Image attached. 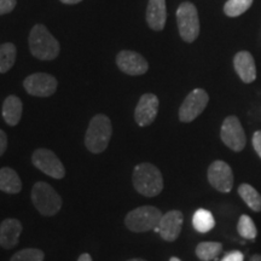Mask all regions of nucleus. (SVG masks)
I'll return each mask as SVG.
<instances>
[{
	"label": "nucleus",
	"mask_w": 261,
	"mask_h": 261,
	"mask_svg": "<svg viewBox=\"0 0 261 261\" xmlns=\"http://www.w3.org/2000/svg\"><path fill=\"white\" fill-rule=\"evenodd\" d=\"M133 187L145 197H155L163 190L162 173L156 166L144 162L137 165L132 174Z\"/></svg>",
	"instance_id": "nucleus-1"
},
{
	"label": "nucleus",
	"mask_w": 261,
	"mask_h": 261,
	"mask_svg": "<svg viewBox=\"0 0 261 261\" xmlns=\"http://www.w3.org/2000/svg\"><path fill=\"white\" fill-rule=\"evenodd\" d=\"M29 50L41 61H52L60 54V44L56 38L42 24H35L29 34Z\"/></svg>",
	"instance_id": "nucleus-2"
},
{
	"label": "nucleus",
	"mask_w": 261,
	"mask_h": 261,
	"mask_svg": "<svg viewBox=\"0 0 261 261\" xmlns=\"http://www.w3.org/2000/svg\"><path fill=\"white\" fill-rule=\"evenodd\" d=\"M113 135L112 121L107 115L98 114L91 119L85 136V145L93 154H100L109 145Z\"/></svg>",
	"instance_id": "nucleus-3"
},
{
	"label": "nucleus",
	"mask_w": 261,
	"mask_h": 261,
	"mask_svg": "<svg viewBox=\"0 0 261 261\" xmlns=\"http://www.w3.org/2000/svg\"><path fill=\"white\" fill-rule=\"evenodd\" d=\"M32 202L39 213L45 217L57 214L62 208L61 196L45 181H38L34 184L32 189Z\"/></svg>",
	"instance_id": "nucleus-4"
},
{
	"label": "nucleus",
	"mask_w": 261,
	"mask_h": 261,
	"mask_svg": "<svg viewBox=\"0 0 261 261\" xmlns=\"http://www.w3.org/2000/svg\"><path fill=\"white\" fill-rule=\"evenodd\" d=\"M162 212L152 205H142L130 211L125 218V225L132 232H146L159 226Z\"/></svg>",
	"instance_id": "nucleus-5"
},
{
	"label": "nucleus",
	"mask_w": 261,
	"mask_h": 261,
	"mask_svg": "<svg viewBox=\"0 0 261 261\" xmlns=\"http://www.w3.org/2000/svg\"><path fill=\"white\" fill-rule=\"evenodd\" d=\"M177 23L179 34L187 42H192L200 34V18L196 6L192 3L185 2L177 10Z\"/></svg>",
	"instance_id": "nucleus-6"
},
{
	"label": "nucleus",
	"mask_w": 261,
	"mask_h": 261,
	"mask_svg": "<svg viewBox=\"0 0 261 261\" xmlns=\"http://www.w3.org/2000/svg\"><path fill=\"white\" fill-rule=\"evenodd\" d=\"M220 137L224 144L232 151H242L247 144L246 133L237 116L231 115L224 120L220 129Z\"/></svg>",
	"instance_id": "nucleus-7"
},
{
	"label": "nucleus",
	"mask_w": 261,
	"mask_h": 261,
	"mask_svg": "<svg viewBox=\"0 0 261 261\" xmlns=\"http://www.w3.org/2000/svg\"><path fill=\"white\" fill-rule=\"evenodd\" d=\"M210 96L202 89H195L188 94L179 109V120L181 122H191L200 116L205 109Z\"/></svg>",
	"instance_id": "nucleus-8"
},
{
	"label": "nucleus",
	"mask_w": 261,
	"mask_h": 261,
	"mask_svg": "<svg viewBox=\"0 0 261 261\" xmlns=\"http://www.w3.org/2000/svg\"><path fill=\"white\" fill-rule=\"evenodd\" d=\"M33 165L48 177L62 179L65 175V168L61 160L54 151L48 149H37L32 156Z\"/></svg>",
	"instance_id": "nucleus-9"
},
{
	"label": "nucleus",
	"mask_w": 261,
	"mask_h": 261,
	"mask_svg": "<svg viewBox=\"0 0 261 261\" xmlns=\"http://www.w3.org/2000/svg\"><path fill=\"white\" fill-rule=\"evenodd\" d=\"M208 181L215 190L227 194L232 190L233 187V172L226 162L218 161L212 162L208 168Z\"/></svg>",
	"instance_id": "nucleus-10"
},
{
	"label": "nucleus",
	"mask_w": 261,
	"mask_h": 261,
	"mask_svg": "<svg viewBox=\"0 0 261 261\" xmlns=\"http://www.w3.org/2000/svg\"><path fill=\"white\" fill-rule=\"evenodd\" d=\"M23 86L31 96L50 97L56 92L57 80L50 74L35 73L24 80Z\"/></svg>",
	"instance_id": "nucleus-11"
},
{
	"label": "nucleus",
	"mask_w": 261,
	"mask_h": 261,
	"mask_svg": "<svg viewBox=\"0 0 261 261\" xmlns=\"http://www.w3.org/2000/svg\"><path fill=\"white\" fill-rule=\"evenodd\" d=\"M160 102L154 93H145L140 97L135 110V120L140 127L151 125L159 113Z\"/></svg>",
	"instance_id": "nucleus-12"
},
{
	"label": "nucleus",
	"mask_w": 261,
	"mask_h": 261,
	"mask_svg": "<svg viewBox=\"0 0 261 261\" xmlns=\"http://www.w3.org/2000/svg\"><path fill=\"white\" fill-rule=\"evenodd\" d=\"M116 64L120 70L125 74L132 75V76L145 74L149 69L148 62L142 55L128 50L119 52V55L116 56Z\"/></svg>",
	"instance_id": "nucleus-13"
},
{
	"label": "nucleus",
	"mask_w": 261,
	"mask_h": 261,
	"mask_svg": "<svg viewBox=\"0 0 261 261\" xmlns=\"http://www.w3.org/2000/svg\"><path fill=\"white\" fill-rule=\"evenodd\" d=\"M184 217L180 211H169L159 223V233L166 242H174L181 232Z\"/></svg>",
	"instance_id": "nucleus-14"
},
{
	"label": "nucleus",
	"mask_w": 261,
	"mask_h": 261,
	"mask_svg": "<svg viewBox=\"0 0 261 261\" xmlns=\"http://www.w3.org/2000/svg\"><path fill=\"white\" fill-rule=\"evenodd\" d=\"M233 65L234 70L243 83L250 84L256 79L255 62L249 52L241 51L236 54L233 58Z\"/></svg>",
	"instance_id": "nucleus-15"
},
{
	"label": "nucleus",
	"mask_w": 261,
	"mask_h": 261,
	"mask_svg": "<svg viewBox=\"0 0 261 261\" xmlns=\"http://www.w3.org/2000/svg\"><path fill=\"white\" fill-rule=\"evenodd\" d=\"M22 224L17 219H5L0 224V246L4 249H12L17 246L19 234L22 232Z\"/></svg>",
	"instance_id": "nucleus-16"
},
{
	"label": "nucleus",
	"mask_w": 261,
	"mask_h": 261,
	"mask_svg": "<svg viewBox=\"0 0 261 261\" xmlns=\"http://www.w3.org/2000/svg\"><path fill=\"white\" fill-rule=\"evenodd\" d=\"M167 19L166 0H149L146 8V22L152 31H162Z\"/></svg>",
	"instance_id": "nucleus-17"
},
{
	"label": "nucleus",
	"mask_w": 261,
	"mask_h": 261,
	"mask_svg": "<svg viewBox=\"0 0 261 261\" xmlns=\"http://www.w3.org/2000/svg\"><path fill=\"white\" fill-rule=\"evenodd\" d=\"M23 112L22 100L16 96H9L3 103V117L9 126H16L19 122Z\"/></svg>",
	"instance_id": "nucleus-18"
},
{
	"label": "nucleus",
	"mask_w": 261,
	"mask_h": 261,
	"mask_svg": "<svg viewBox=\"0 0 261 261\" xmlns=\"http://www.w3.org/2000/svg\"><path fill=\"white\" fill-rule=\"evenodd\" d=\"M0 190L6 194H18L22 190L21 178L15 169L0 168Z\"/></svg>",
	"instance_id": "nucleus-19"
},
{
	"label": "nucleus",
	"mask_w": 261,
	"mask_h": 261,
	"mask_svg": "<svg viewBox=\"0 0 261 261\" xmlns=\"http://www.w3.org/2000/svg\"><path fill=\"white\" fill-rule=\"evenodd\" d=\"M238 195L253 212H255V213L261 212V195L255 188L244 182L238 187Z\"/></svg>",
	"instance_id": "nucleus-20"
},
{
	"label": "nucleus",
	"mask_w": 261,
	"mask_h": 261,
	"mask_svg": "<svg viewBox=\"0 0 261 261\" xmlns=\"http://www.w3.org/2000/svg\"><path fill=\"white\" fill-rule=\"evenodd\" d=\"M192 226L200 233L210 232L212 228L215 226L213 214L210 211L203 210V208L197 210L195 212L194 217H192Z\"/></svg>",
	"instance_id": "nucleus-21"
},
{
	"label": "nucleus",
	"mask_w": 261,
	"mask_h": 261,
	"mask_svg": "<svg viewBox=\"0 0 261 261\" xmlns=\"http://www.w3.org/2000/svg\"><path fill=\"white\" fill-rule=\"evenodd\" d=\"M16 46L11 42L0 45V73H6L14 67L16 62Z\"/></svg>",
	"instance_id": "nucleus-22"
},
{
	"label": "nucleus",
	"mask_w": 261,
	"mask_h": 261,
	"mask_svg": "<svg viewBox=\"0 0 261 261\" xmlns=\"http://www.w3.org/2000/svg\"><path fill=\"white\" fill-rule=\"evenodd\" d=\"M223 250V244L219 242H201L196 247V255L201 261H212L217 259Z\"/></svg>",
	"instance_id": "nucleus-23"
},
{
	"label": "nucleus",
	"mask_w": 261,
	"mask_h": 261,
	"mask_svg": "<svg viewBox=\"0 0 261 261\" xmlns=\"http://www.w3.org/2000/svg\"><path fill=\"white\" fill-rule=\"evenodd\" d=\"M237 231L240 236H242L246 240H255L257 236V228L254 224V221L249 215H241L240 220L237 224Z\"/></svg>",
	"instance_id": "nucleus-24"
},
{
	"label": "nucleus",
	"mask_w": 261,
	"mask_h": 261,
	"mask_svg": "<svg viewBox=\"0 0 261 261\" xmlns=\"http://www.w3.org/2000/svg\"><path fill=\"white\" fill-rule=\"evenodd\" d=\"M253 4V0H227L224 5V12L228 17H238Z\"/></svg>",
	"instance_id": "nucleus-25"
},
{
	"label": "nucleus",
	"mask_w": 261,
	"mask_h": 261,
	"mask_svg": "<svg viewBox=\"0 0 261 261\" xmlns=\"http://www.w3.org/2000/svg\"><path fill=\"white\" fill-rule=\"evenodd\" d=\"M45 254L37 248H25L12 255L10 261H44Z\"/></svg>",
	"instance_id": "nucleus-26"
},
{
	"label": "nucleus",
	"mask_w": 261,
	"mask_h": 261,
	"mask_svg": "<svg viewBox=\"0 0 261 261\" xmlns=\"http://www.w3.org/2000/svg\"><path fill=\"white\" fill-rule=\"evenodd\" d=\"M17 0H0V16L11 12L16 8Z\"/></svg>",
	"instance_id": "nucleus-27"
},
{
	"label": "nucleus",
	"mask_w": 261,
	"mask_h": 261,
	"mask_svg": "<svg viewBox=\"0 0 261 261\" xmlns=\"http://www.w3.org/2000/svg\"><path fill=\"white\" fill-rule=\"evenodd\" d=\"M244 255L240 250H231L220 261H243Z\"/></svg>",
	"instance_id": "nucleus-28"
},
{
	"label": "nucleus",
	"mask_w": 261,
	"mask_h": 261,
	"mask_svg": "<svg viewBox=\"0 0 261 261\" xmlns=\"http://www.w3.org/2000/svg\"><path fill=\"white\" fill-rule=\"evenodd\" d=\"M253 146L254 150L256 151V154L259 155L261 159V130H256L253 135Z\"/></svg>",
	"instance_id": "nucleus-29"
},
{
	"label": "nucleus",
	"mask_w": 261,
	"mask_h": 261,
	"mask_svg": "<svg viewBox=\"0 0 261 261\" xmlns=\"http://www.w3.org/2000/svg\"><path fill=\"white\" fill-rule=\"evenodd\" d=\"M8 148V136L3 129H0V156L6 151Z\"/></svg>",
	"instance_id": "nucleus-30"
},
{
	"label": "nucleus",
	"mask_w": 261,
	"mask_h": 261,
	"mask_svg": "<svg viewBox=\"0 0 261 261\" xmlns=\"http://www.w3.org/2000/svg\"><path fill=\"white\" fill-rule=\"evenodd\" d=\"M77 261H93V260H92V256H91L89 253H84L79 256Z\"/></svg>",
	"instance_id": "nucleus-31"
},
{
	"label": "nucleus",
	"mask_w": 261,
	"mask_h": 261,
	"mask_svg": "<svg viewBox=\"0 0 261 261\" xmlns=\"http://www.w3.org/2000/svg\"><path fill=\"white\" fill-rule=\"evenodd\" d=\"M63 4H69V5H74V4H77V3L83 2V0H61Z\"/></svg>",
	"instance_id": "nucleus-32"
},
{
	"label": "nucleus",
	"mask_w": 261,
	"mask_h": 261,
	"mask_svg": "<svg viewBox=\"0 0 261 261\" xmlns=\"http://www.w3.org/2000/svg\"><path fill=\"white\" fill-rule=\"evenodd\" d=\"M249 261H261V255L260 254H254V255L250 256Z\"/></svg>",
	"instance_id": "nucleus-33"
},
{
	"label": "nucleus",
	"mask_w": 261,
	"mask_h": 261,
	"mask_svg": "<svg viewBox=\"0 0 261 261\" xmlns=\"http://www.w3.org/2000/svg\"><path fill=\"white\" fill-rule=\"evenodd\" d=\"M169 261H181V260L179 259V257H177V256H172L171 259H169Z\"/></svg>",
	"instance_id": "nucleus-34"
},
{
	"label": "nucleus",
	"mask_w": 261,
	"mask_h": 261,
	"mask_svg": "<svg viewBox=\"0 0 261 261\" xmlns=\"http://www.w3.org/2000/svg\"><path fill=\"white\" fill-rule=\"evenodd\" d=\"M127 261H146V260H144V259H129Z\"/></svg>",
	"instance_id": "nucleus-35"
}]
</instances>
